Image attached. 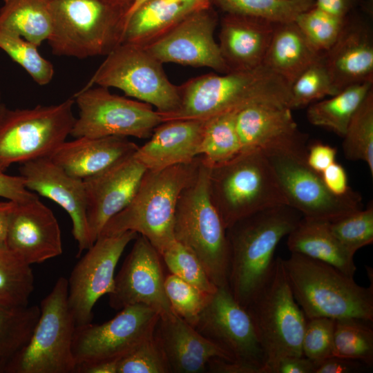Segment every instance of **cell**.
Segmentation results:
<instances>
[{
	"label": "cell",
	"mask_w": 373,
	"mask_h": 373,
	"mask_svg": "<svg viewBox=\"0 0 373 373\" xmlns=\"http://www.w3.org/2000/svg\"><path fill=\"white\" fill-rule=\"evenodd\" d=\"M372 15L358 8L345 17L342 30L323 56L339 92L357 84L373 82Z\"/></svg>",
	"instance_id": "20"
},
{
	"label": "cell",
	"mask_w": 373,
	"mask_h": 373,
	"mask_svg": "<svg viewBox=\"0 0 373 373\" xmlns=\"http://www.w3.org/2000/svg\"><path fill=\"white\" fill-rule=\"evenodd\" d=\"M106 59L83 88H116L126 95L153 106L162 116L180 106L178 86L168 79L163 64L144 47L122 43Z\"/></svg>",
	"instance_id": "11"
},
{
	"label": "cell",
	"mask_w": 373,
	"mask_h": 373,
	"mask_svg": "<svg viewBox=\"0 0 373 373\" xmlns=\"http://www.w3.org/2000/svg\"><path fill=\"white\" fill-rule=\"evenodd\" d=\"M221 348L231 361L265 372V358L251 317L229 287L213 294L194 327Z\"/></svg>",
	"instance_id": "15"
},
{
	"label": "cell",
	"mask_w": 373,
	"mask_h": 373,
	"mask_svg": "<svg viewBox=\"0 0 373 373\" xmlns=\"http://www.w3.org/2000/svg\"><path fill=\"white\" fill-rule=\"evenodd\" d=\"M372 321L348 318L335 319L334 356L357 360L370 367L373 365Z\"/></svg>",
	"instance_id": "36"
},
{
	"label": "cell",
	"mask_w": 373,
	"mask_h": 373,
	"mask_svg": "<svg viewBox=\"0 0 373 373\" xmlns=\"http://www.w3.org/2000/svg\"><path fill=\"white\" fill-rule=\"evenodd\" d=\"M224 13L264 19L272 22L296 19L301 12L314 6L315 0H211Z\"/></svg>",
	"instance_id": "37"
},
{
	"label": "cell",
	"mask_w": 373,
	"mask_h": 373,
	"mask_svg": "<svg viewBox=\"0 0 373 373\" xmlns=\"http://www.w3.org/2000/svg\"><path fill=\"white\" fill-rule=\"evenodd\" d=\"M218 21L212 5L195 9L144 48L162 64L207 67L227 73L230 70L214 39Z\"/></svg>",
	"instance_id": "17"
},
{
	"label": "cell",
	"mask_w": 373,
	"mask_h": 373,
	"mask_svg": "<svg viewBox=\"0 0 373 373\" xmlns=\"http://www.w3.org/2000/svg\"><path fill=\"white\" fill-rule=\"evenodd\" d=\"M37 305L8 307L0 304V373L29 341L39 319Z\"/></svg>",
	"instance_id": "33"
},
{
	"label": "cell",
	"mask_w": 373,
	"mask_h": 373,
	"mask_svg": "<svg viewBox=\"0 0 373 373\" xmlns=\"http://www.w3.org/2000/svg\"><path fill=\"white\" fill-rule=\"evenodd\" d=\"M54 55L77 59L108 55L123 42L126 11L106 0H51Z\"/></svg>",
	"instance_id": "7"
},
{
	"label": "cell",
	"mask_w": 373,
	"mask_h": 373,
	"mask_svg": "<svg viewBox=\"0 0 373 373\" xmlns=\"http://www.w3.org/2000/svg\"><path fill=\"white\" fill-rule=\"evenodd\" d=\"M40 314L28 343L5 373H75L72 345L76 324L68 303V280L59 277L41 301Z\"/></svg>",
	"instance_id": "9"
},
{
	"label": "cell",
	"mask_w": 373,
	"mask_h": 373,
	"mask_svg": "<svg viewBox=\"0 0 373 373\" xmlns=\"http://www.w3.org/2000/svg\"><path fill=\"white\" fill-rule=\"evenodd\" d=\"M302 217L285 204L254 213L227 229L229 287L239 304L246 308L262 288L271 273L279 242Z\"/></svg>",
	"instance_id": "1"
},
{
	"label": "cell",
	"mask_w": 373,
	"mask_h": 373,
	"mask_svg": "<svg viewBox=\"0 0 373 373\" xmlns=\"http://www.w3.org/2000/svg\"><path fill=\"white\" fill-rule=\"evenodd\" d=\"M235 122L242 151L258 149L267 156L306 160L308 135L298 128L287 106L252 104L237 111Z\"/></svg>",
	"instance_id": "18"
},
{
	"label": "cell",
	"mask_w": 373,
	"mask_h": 373,
	"mask_svg": "<svg viewBox=\"0 0 373 373\" xmlns=\"http://www.w3.org/2000/svg\"><path fill=\"white\" fill-rule=\"evenodd\" d=\"M372 89L373 82L354 84L329 99L315 102L307 108V119L343 137L352 117Z\"/></svg>",
	"instance_id": "32"
},
{
	"label": "cell",
	"mask_w": 373,
	"mask_h": 373,
	"mask_svg": "<svg viewBox=\"0 0 373 373\" xmlns=\"http://www.w3.org/2000/svg\"><path fill=\"white\" fill-rule=\"evenodd\" d=\"M314 6L340 17H345L358 8L365 11L372 9L365 0H315Z\"/></svg>",
	"instance_id": "51"
},
{
	"label": "cell",
	"mask_w": 373,
	"mask_h": 373,
	"mask_svg": "<svg viewBox=\"0 0 373 373\" xmlns=\"http://www.w3.org/2000/svg\"><path fill=\"white\" fill-rule=\"evenodd\" d=\"M160 256L170 274L206 293L213 294L218 289L198 257L175 240Z\"/></svg>",
	"instance_id": "42"
},
{
	"label": "cell",
	"mask_w": 373,
	"mask_h": 373,
	"mask_svg": "<svg viewBox=\"0 0 373 373\" xmlns=\"http://www.w3.org/2000/svg\"><path fill=\"white\" fill-rule=\"evenodd\" d=\"M17 202H0V247H6V240L10 216Z\"/></svg>",
	"instance_id": "54"
},
{
	"label": "cell",
	"mask_w": 373,
	"mask_h": 373,
	"mask_svg": "<svg viewBox=\"0 0 373 373\" xmlns=\"http://www.w3.org/2000/svg\"><path fill=\"white\" fill-rule=\"evenodd\" d=\"M314 362L304 356H289L277 363L274 373H314Z\"/></svg>",
	"instance_id": "52"
},
{
	"label": "cell",
	"mask_w": 373,
	"mask_h": 373,
	"mask_svg": "<svg viewBox=\"0 0 373 373\" xmlns=\"http://www.w3.org/2000/svg\"><path fill=\"white\" fill-rule=\"evenodd\" d=\"M367 1V2H370V3H373V0H365Z\"/></svg>",
	"instance_id": "60"
},
{
	"label": "cell",
	"mask_w": 373,
	"mask_h": 373,
	"mask_svg": "<svg viewBox=\"0 0 373 373\" xmlns=\"http://www.w3.org/2000/svg\"><path fill=\"white\" fill-rule=\"evenodd\" d=\"M209 190L226 229L254 213L288 205L269 160L258 149L211 168Z\"/></svg>",
	"instance_id": "6"
},
{
	"label": "cell",
	"mask_w": 373,
	"mask_h": 373,
	"mask_svg": "<svg viewBox=\"0 0 373 373\" xmlns=\"http://www.w3.org/2000/svg\"><path fill=\"white\" fill-rule=\"evenodd\" d=\"M337 93L321 53L291 84L288 107L303 108Z\"/></svg>",
	"instance_id": "39"
},
{
	"label": "cell",
	"mask_w": 373,
	"mask_h": 373,
	"mask_svg": "<svg viewBox=\"0 0 373 373\" xmlns=\"http://www.w3.org/2000/svg\"><path fill=\"white\" fill-rule=\"evenodd\" d=\"M274 24L261 18L224 13L218 44L230 71L248 70L262 65Z\"/></svg>",
	"instance_id": "26"
},
{
	"label": "cell",
	"mask_w": 373,
	"mask_h": 373,
	"mask_svg": "<svg viewBox=\"0 0 373 373\" xmlns=\"http://www.w3.org/2000/svg\"><path fill=\"white\" fill-rule=\"evenodd\" d=\"M336 153V148L316 142L307 148L306 163L310 169L321 174L335 162Z\"/></svg>",
	"instance_id": "49"
},
{
	"label": "cell",
	"mask_w": 373,
	"mask_h": 373,
	"mask_svg": "<svg viewBox=\"0 0 373 373\" xmlns=\"http://www.w3.org/2000/svg\"><path fill=\"white\" fill-rule=\"evenodd\" d=\"M335 319L326 317L307 318L302 341L303 355L316 365L333 355Z\"/></svg>",
	"instance_id": "46"
},
{
	"label": "cell",
	"mask_w": 373,
	"mask_h": 373,
	"mask_svg": "<svg viewBox=\"0 0 373 373\" xmlns=\"http://www.w3.org/2000/svg\"><path fill=\"white\" fill-rule=\"evenodd\" d=\"M329 228L341 243L354 255L373 242V206L361 209L329 222Z\"/></svg>",
	"instance_id": "44"
},
{
	"label": "cell",
	"mask_w": 373,
	"mask_h": 373,
	"mask_svg": "<svg viewBox=\"0 0 373 373\" xmlns=\"http://www.w3.org/2000/svg\"><path fill=\"white\" fill-rule=\"evenodd\" d=\"M20 175L26 188L52 200L70 216L72 233L78 245L77 257L91 247L89 238L84 181L68 175L49 157L21 164Z\"/></svg>",
	"instance_id": "22"
},
{
	"label": "cell",
	"mask_w": 373,
	"mask_h": 373,
	"mask_svg": "<svg viewBox=\"0 0 373 373\" xmlns=\"http://www.w3.org/2000/svg\"><path fill=\"white\" fill-rule=\"evenodd\" d=\"M78 116L70 132L76 137H150L163 122L149 104L111 93L108 88H82L73 97Z\"/></svg>",
	"instance_id": "12"
},
{
	"label": "cell",
	"mask_w": 373,
	"mask_h": 373,
	"mask_svg": "<svg viewBox=\"0 0 373 373\" xmlns=\"http://www.w3.org/2000/svg\"><path fill=\"white\" fill-rule=\"evenodd\" d=\"M134 240L108 294L110 307L119 311L142 304L160 316L173 312L164 289L161 256L145 237L138 234Z\"/></svg>",
	"instance_id": "19"
},
{
	"label": "cell",
	"mask_w": 373,
	"mask_h": 373,
	"mask_svg": "<svg viewBox=\"0 0 373 373\" xmlns=\"http://www.w3.org/2000/svg\"><path fill=\"white\" fill-rule=\"evenodd\" d=\"M124 8L126 12L130 8L134 0H106Z\"/></svg>",
	"instance_id": "57"
},
{
	"label": "cell",
	"mask_w": 373,
	"mask_h": 373,
	"mask_svg": "<svg viewBox=\"0 0 373 373\" xmlns=\"http://www.w3.org/2000/svg\"><path fill=\"white\" fill-rule=\"evenodd\" d=\"M118 360L99 362L76 370L75 373H117Z\"/></svg>",
	"instance_id": "55"
},
{
	"label": "cell",
	"mask_w": 373,
	"mask_h": 373,
	"mask_svg": "<svg viewBox=\"0 0 373 373\" xmlns=\"http://www.w3.org/2000/svg\"><path fill=\"white\" fill-rule=\"evenodd\" d=\"M369 367L360 361L332 355L317 363L314 373H354Z\"/></svg>",
	"instance_id": "48"
},
{
	"label": "cell",
	"mask_w": 373,
	"mask_h": 373,
	"mask_svg": "<svg viewBox=\"0 0 373 373\" xmlns=\"http://www.w3.org/2000/svg\"><path fill=\"white\" fill-rule=\"evenodd\" d=\"M154 334L171 373L206 372L209 362L213 358L231 361L221 348L174 312L160 316Z\"/></svg>",
	"instance_id": "24"
},
{
	"label": "cell",
	"mask_w": 373,
	"mask_h": 373,
	"mask_svg": "<svg viewBox=\"0 0 373 373\" xmlns=\"http://www.w3.org/2000/svg\"><path fill=\"white\" fill-rule=\"evenodd\" d=\"M345 19L314 6L299 14L294 21L311 46L318 52L323 53L337 39Z\"/></svg>",
	"instance_id": "41"
},
{
	"label": "cell",
	"mask_w": 373,
	"mask_h": 373,
	"mask_svg": "<svg viewBox=\"0 0 373 373\" xmlns=\"http://www.w3.org/2000/svg\"><path fill=\"white\" fill-rule=\"evenodd\" d=\"M73 97L59 104L6 111L0 121V171L49 157L70 135L75 121Z\"/></svg>",
	"instance_id": "10"
},
{
	"label": "cell",
	"mask_w": 373,
	"mask_h": 373,
	"mask_svg": "<svg viewBox=\"0 0 373 373\" xmlns=\"http://www.w3.org/2000/svg\"><path fill=\"white\" fill-rule=\"evenodd\" d=\"M170 1H182V0H170ZM193 1L202 6L212 5L211 0H193Z\"/></svg>",
	"instance_id": "59"
},
{
	"label": "cell",
	"mask_w": 373,
	"mask_h": 373,
	"mask_svg": "<svg viewBox=\"0 0 373 373\" xmlns=\"http://www.w3.org/2000/svg\"><path fill=\"white\" fill-rule=\"evenodd\" d=\"M321 176L327 189L335 195L342 196L352 190L345 169L336 162L325 169Z\"/></svg>",
	"instance_id": "50"
},
{
	"label": "cell",
	"mask_w": 373,
	"mask_h": 373,
	"mask_svg": "<svg viewBox=\"0 0 373 373\" xmlns=\"http://www.w3.org/2000/svg\"><path fill=\"white\" fill-rule=\"evenodd\" d=\"M7 110V108L6 107L5 104H3V101H2V99H1V93H0V121L2 118V117L3 116L6 111Z\"/></svg>",
	"instance_id": "58"
},
{
	"label": "cell",
	"mask_w": 373,
	"mask_h": 373,
	"mask_svg": "<svg viewBox=\"0 0 373 373\" xmlns=\"http://www.w3.org/2000/svg\"><path fill=\"white\" fill-rule=\"evenodd\" d=\"M0 29L21 36L38 47L52 29L51 0H2Z\"/></svg>",
	"instance_id": "31"
},
{
	"label": "cell",
	"mask_w": 373,
	"mask_h": 373,
	"mask_svg": "<svg viewBox=\"0 0 373 373\" xmlns=\"http://www.w3.org/2000/svg\"><path fill=\"white\" fill-rule=\"evenodd\" d=\"M0 49L20 65L37 84L45 86L52 79V64L42 57L38 46L15 33L0 29Z\"/></svg>",
	"instance_id": "40"
},
{
	"label": "cell",
	"mask_w": 373,
	"mask_h": 373,
	"mask_svg": "<svg viewBox=\"0 0 373 373\" xmlns=\"http://www.w3.org/2000/svg\"><path fill=\"white\" fill-rule=\"evenodd\" d=\"M137 236L128 231L99 236L75 265L67 280L68 303L76 326L92 322L95 303L112 291L117 262Z\"/></svg>",
	"instance_id": "16"
},
{
	"label": "cell",
	"mask_w": 373,
	"mask_h": 373,
	"mask_svg": "<svg viewBox=\"0 0 373 373\" xmlns=\"http://www.w3.org/2000/svg\"><path fill=\"white\" fill-rule=\"evenodd\" d=\"M33 290L31 265L6 247H0V304L27 306Z\"/></svg>",
	"instance_id": "35"
},
{
	"label": "cell",
	"mask_w": 373,
	"mask_h": 373,
	"mask_svg": "<svg viewBox=\"0 0 373 373\" xmlns=\"http://www.w3.org/2000/svg\"><path fill=\"white\" fill-rule=\"evenodd\" d=\"M204 6H209L193 0H149L127 17L122 43L145 47L189 13Z\"/></svg>",
	"instance_id": "30"
},
{
	"label": "cell",
	"mask_w": 373,
	"mask_h": 373,
	"mask_svg": "<svg viewBox=\"0 0 373 373\" xmlns=\"http://www.w3.org/2000/svg\"><path fill=\"white\" fill-rule=\"evenodd\" d=\"M207 371L213 373H262L258 367L222 358L211 359Z\"/></svg>",
	"instance_id": "53"
},
{
	"label": "cell",
	"mask_w": 373,
	"mask_h": 373,
	"mask_svg": "<svg viewBox=\"0 0 373 373\" xmlns=\"http://www.w3.org/2000/svg\"><path fill=\"white\" fill-rule=\"evenodd\" d=\"M287 246L291 253L323 262L350 276H354V255L333 234L329 222L302 217L288 234Z\"/></svg>",
	"instance_id": "28"
},
{
	"label": "cell",
	"mask_w": 373,
	"mask_h": 373,
	"mask_svg": "<svg viewBox=\"0 0 373 373\" xmlns=\"http://www.w3.org/2000/svg\"><path fill=\"white\" fill-rule=\"evenodd\" d=\"M200 161L199 155L189 163L146 170L130 202L108 221L99 236L134 231L145 237L161 255L175 241L178 200L194 178Z\"/></svg>",
	"instance_id": "3"
},
{
	"label": "cell",
	"mask_w": 373,
	"mask_h": 373,
	"mask_svg": "<svg viewBox=\"0 0 373 373\" xmlns=\"http://www.w3.org/2000/svg\"><path fill=\"white\" fill-rule=\"evenodd\" d=\"M237 111L224 113L206 122L200 155L202 162L211 168L227 162L242 151L236 128Z\"/></svg>",
	"instance_id": "34"
},
{
	"label": "cell",
	"mask_w": 373,
	"mask_h": 373,
	"mask_svg": "<svg viewBox=\"0 0 373 373\" xmlns=\"http://www.w3.org/2000/svg\"><path fill=\"white\" fill-rule=\"evenodd\" d=\"M210 170L200 157L194 178L178 198L174 214L173 236L176 241L198 257L218 287H229V249L227 229L211 198Z\"/></svg>",
	"instance_id": "5"
},
{
	"label": "cell",
	"mask_w": 373,
	"mask_h": 373,
	"mask_svg": "<svg viewBox=\"0 0 373 373\" xmlns=\"http://www.w3.org/2000/svg\"><path fill=\"white\" fill-rule=\"evenodd\" d=\"M137 148L127 137H80L64 141L49 157L68 175L84 180L131 156Z\"/></svg>",
	"instance_id": "27"
},
{
	"label": "cell",
	"mask_w": 373,
	"mask_h": 373,
	"mask_svg": "<svg viewBox=\"0 0 373 373\" xmlns=\"http://www.w3.org/2000/svg\"><path fill=\"white\" fill-rule=\"evenodd\" d=\"M149 0H134L130 8L126 13V20L128 16H130L135 10L142 6L144 3Z\"/></svg>",
	"instance_id": "56"
},
{
	"label": "cell",
	"mask_w": 373,
	"mask_h": 373,
	"mask_svg": "<svg viewBox=\"0 0 373 373\" xmlns=\"http://www.w3.org/2000/svg\"><path fill=\"white\" fill-rule=\"evenodd\" d=\"M207 119H175L161 123L150 139L138 146L134 157L146 170H160L193 161L200 146Z\"/></svg>",
	"instance_id": "25"
},
{
	"label": "cell",
	"mask_w": 373,
	"mask_h": 373,
	"mask_svg": "<svg viewBox=\"0 0 373 373\" xmlns=\"http://www.w3.org/2000/svg\"><path fill=\"white\" fill-rule=\"evenodd\" d=\"M0 197L21 203L38 196L26 188L21 175H10L0 171Z\"/></svg>",
	"instance_id": "47"
},
{
	"label": "cell",
	"mask_w": 373,
	"mask_h": 373,
	"mask_svg": "<svg viewBox=\"0 0 373 373\" xmlns=\"http://www.w3.org/2000/svg\"><path fill=\"white\" fill-rule=\"evenodd\" d=\"M164 289L173 311L195 327L212 294L206 293L176 276H165Z\"/></svg>",
	"instance_id": "43"
},
{
	"label": "cell",
	"mask_w": 373,
	"mask_h": 373,
	"mask_svg": "<svg viewBox=\"0 0 373 373\" xmlns=\"http://www.w3.org/2000/svg\"><path fill=\"white\" fill-rule=\"evenodd\" d=\"M159 318L151 307L136 304L124 307L102 324L76 326L72 345L75 371L88 365L120 359L154 332Z\"/></svg>",
	"instance_id": "13"
},
{
	"label": "cell",
	"mask_w": 373,
	"mask_h": 373,
	"mask_svg": "<svg viewBox=\"0 0 373 373\" xmlns=\"http://www.w3.org/2000/svg\"><path fill=\"white\" fill-rule=\"evenodd\" d=\"M117 373H171L154 332L118 360Z\"/></svg>",
	"instance_id": "45"
},
{
	"label": "cell",
	"mask_w": 373,
	"mask_h": 373,
	"mask_svg": "<svg viewBox=\"0 0 373 373\" xmlns=\"http://www.w3.org/2000/svg\"><path fill=\"white\" fill-rule=\"evenodd\" d=\"M283 266L293 296L307 318L373 321V286L358 285L334 267L291 253Z\"/></svg>",
	"instance_id": "4"
},
{
	"label": "cell",
	"mask_w": 373,
	"mask_h": 373,
	"mask_svg": "<svg viewBox=\"0 0 373 373\" xmlns=\"http://www.w3.org/2000/svg\"><path fill=\"white\" fill-rule=\"evenodd\" d=\"M321 54L311 46L294 21L275 23L262 65L291 86Z\"/></svg>",
	"instance_id": "29"
},
{
	"label": "cell",
	"mask_w": 373,
	"mask_h": 373,
	"mask_svg": "<svg viewBox=\"0 0 373 373\" xmlns=\"http://www.w3.org/2000/svg\"><path fill=\"white\" fill-rule=\"evenodd\" d=\"M6 246L30 265L62 254L58 221L38 197L17 204L10 216Z\"/></svg>",
	"instance_id": "23"
},
{
	"label": "cell",
	"mask_w": 373,
	"mask_h": 373,
	"mask_svg": "<svg viewBox=\"0 0 373 373\" xmlns=\"http://www.w3.org/2000/svg\"><path fill=\"white\" fill-rule=\"evenodd\" d=\"M343 138L346 159L365 162L373 176V89L354 114Z\"/></svg>",
	"instance_id": "38"
},
{
	"label": "cell",
	"mask_w": 373,
	"mask_h": 373,
	"mask_svg": "<svg viewBox=\"0 0 373 373\" xmlns=\"http://www.w3.org/2000/svg\"><path fill=\"white\" fill-rule=\"evenodd\" d=\"M180 103L173 113L162 116L175 119H208L257 103L288 106L290 85L263 65L248 70L208 73L178 86Z\"/></svg>",
	"instance_id": "2"
},
{
	"label": "cell",
	"mask_w": 373,
	"mask_h": 373,
	"mask_svg": "<svg viewBox=\"0 0 373 373\" xmlns=\"http://www.w3.org/2000/svg\"><path fill=\"white\" fill-rule=\"evenodd\" d=\"M146 171L145 166L132 155L83 180L91 245L108 221L130 202Z\"/></svg>",
	"instance_id": "21"
},
{
	"label": "cell",
	"mask_w": 373,
	"mask_h": 373,
	"mask_svg": "<svg viewBox=\"0 0 373 373\" xmlns=\"http://www.w3.org/2000/svg\"><path fill=\"white\" fill-rule=\"evenodd\" d=\"M246 308L265 354L266 373H274L286 356H303L307 318L293 296L282 258L275 259L269 278Z\"/></svg>",
	"instance_id": "8"
},
{
	"label": "cell",
	"mask_w": 373,
	"mask_h": 373,
	"mask_svg": "<svg viewBox=\"0 0 373 373\" xmlns=\"http://www.w3.org/2000/svg\"><path fill=\"white\" fill-rule=\"evenodd\" d=\"M288 205L303 218L333 222L362 209V198L351 190L338 196L325 185L321 174L310 169L306 160L285 155L267 156Z\"/></svg>",
	"instance_id": "14"
}]
</instances>
